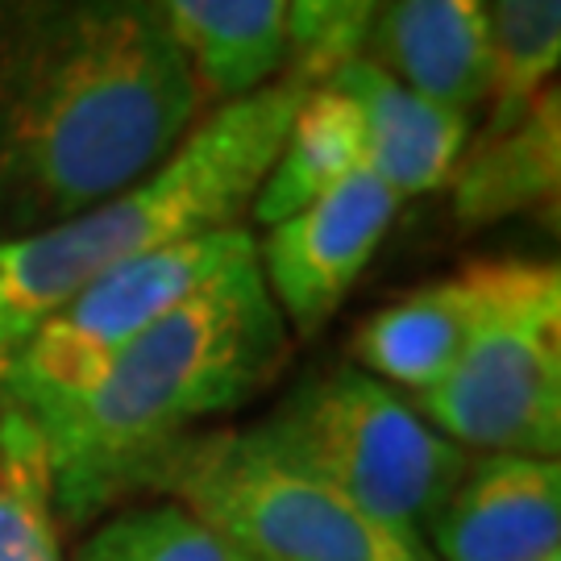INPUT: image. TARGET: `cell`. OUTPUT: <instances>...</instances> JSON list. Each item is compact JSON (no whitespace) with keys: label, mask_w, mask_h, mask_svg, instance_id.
<instances>
[{"label":"cell","mask_w":561,"mask_h":561,"mask_svg":"<svg viewBox=\"0 0 561 561\" xmlns=\"http://www.w3.org/2000/svg\"><path fill=\"white\" fill-rule=\"evenodd\" d=\"M150 0H0V238L121 196L204 113Z\"/></svg>","instance_id":"obj_1"},{"label":"cell","mask_w":561,"mask_h":561,"mask_svg":"<svg viewBox=\"0 0 561 561\" xmlns=\"http://www.w3.org/2000/svg\"><path fill=\"white\" fill-rule=\"evenodd\" d=\"M291 350L259 271V245L134 337L96 379L38 424L62 533L76 537L154 495L167 461L208 421L271 387Z\"/></svg>","instance_id":"obj_2"},{"label":"cell","mask_w":561,"mask_h":561,"mask_svg":"<svg viewBox=\"0 0 561 561\" xmlns=\"http://www.w3.org/2000/svg\"><path fill=\"white\" fill-rule=\"evenodd\" d=\"M308 83L283 76L217 104L175 154L113 201L25 238H0V362L113 266L238 225L259 196Z\"/></svg>","instance_id":"obj_3"},{"label":"cell","mask_w":561,"mask_h":561,"mask_svg":"<svg viewBox=\"0 0 561 561\" xmlns=\"http://www.w3.org/2000/svg\"><path fill=\"white\" fill-rule=\"evenodd\" d=\"M259 433L382 528L424 541L470 454L387 382L333 366L296 382Z\"/></svg>","instance_id":"obj_4"},{"label":"cell","mask_w":561,"mask_h":561,"mask_svg":"<svg viewBox=\"0 0 561 561\" xmlns=\"http://www.w3.org/2000/svg\"><path fill=\"white\" fill-rule=\"evenodd\" d=\"M412 408L466 454L558 458L561 266L482 262V304L458 366Z\"/></svg>","instance_id":"obj_5"},{"label":"cell","mask_w":561,"mask_h":561,"mask_svg":"<svg viewBox=\"0 0 561 561\" xmlns=\"http://www.w3.org/2000/svg\"><path fill=\"white\" fill-rule=\"evenodd\" d=\"M154 495H171L250 561H437L279 454L259 424L196 433Z\"/></svg>","instance_id":"obj_6"},{"label":"cell","mask_w":561,"mask_h":561,"mask_svg":"<svg viewBox=\"0 0 561 561\" xmlns=\"http://www.w3.org/2000/svg\"><path fill=\"white\" fill-rule=\"evenodd\" d=\"M254 245L250 229L229 225L113 266L0 362V400L18 403L25 416L71 400L129 341Z\"/></svg>","instance_id":"obj_7"},{"label":"cell","mask_w":561,"mask_h":561,"mask_svg":"<svg viewBox=\"0 0 561 561\" xmlns=\"http://www.w3.org/2000/svg\"><path fill=\"white\" fill-rule=\"evenodd\" d=\"M396 213L400 196L370 167H362L308 208L271 225L259 245V271L283 324L296 337L312 341L333 321Z\"/></svg>","instance_id":"obj_8"},{"label":"cell","mask_w":561,"mask_h":561,"mask_svg":"<svg viewBox=\"0 0 561 561\" xmlns=\"http://www.w3.org/2000/svg\"><path fill=\"white\" fill-rule=\"evenodd\" d=\"M424 545L437 561H545L561 553V461L470 454Z\"/></svg>","instance_id":"obj_9"},{"label":"cell","mask_w":561,"mask_h":561,"mask_svg":"<svg viewBox=\"0 0 561 561\" xmlns=\"http://www.w3.org/2000/svg\"><path fill=\"white\" fill-rule=\"evenodd\" d=\"M329 83L354 101L366 134V167L400 201L428 196L454 180L470 138V113L408 88L366 55L341 62Z\"/></svg>","instance_id":"obj_10"},{"label":"cell","mask_w":561,"mask_h":561,"mask_svg":"<svg viewBox=\"0 0 561 561\" xmlns=\"http://www.w3.org/2000/svg\"><path fill=\"white\" fill-rule=\"evenodd\" d=\"M382 71L470 113L491 83V0H391L370 25Z\"/></svg>","instance_id":"obj_11"},{"label":"cell","mask_w":561,"mask_h":561,"mask_svg":"<svg viewBox=\"0 0 561 561\" xmlns=\"http://www.w3.org/2000/svg\"><path fill=\"white\" fill-rule=\"evenodd\" d=\"M479 304L482 262L461 266L449 279L424 283L358 324L350 345L354 366L387 387H403L416 400L458 366Z\"/></svg>","instance_id":"obj_12"},{"label":"cell","mask_w":561,"mask_h":561,"mask_svg":"<svg viewBox=\"0 0 561 561\" xmlns=\"http://www.w3.org/2000/svg\"><path fill=\"white\" fill-rule=\"evenodd\" d=\"M192 59L208 96L238 101L275 80L287 62L283 0H150Z\"/></svg>","instance_id":"obj_13"},{"label":"cell","mask_w":561,"mask_h":561,"mask_svg":"<svg viewBox=\"0 0 561 561\" xmlns=\"http://www.w3.org/2000/svg\"><path fill=\"white\" fill-rule=\"evenodd\" d=\"M561 171V96L549 83L507 129L482 141L454 171V213L461 225H491L553 201Z\"/></svg>","instance_id":"obj_14"},{"label":"cell","mask_w":561,"mask_h":561,"mask_svg":"<svg viewBox=\"0 0 561 561\" xmlns=\"http://www.w3.org/2000/svg\"><path fill=\"white\" fill-rule=\"evenodd\" d=\"M362 167H366V134L354 101L329 80L312 83L296 104V117L283 134L266 180L259 183L250 217L259 225L287 221L291 213L308 208Z\"/></svg>","instance_id":"obj_15"},{"label":"cell","mask_w":561,"mask_h":561,"mask_svg":"<svg viewBox=\"0 0 561 561\" xmlns=\"http://www.w3.org/2000/svg\"><path fill=\"white\" fill-rule=\"evenodd\" d=\"M0 561H71L38 424L0 400Z\"/></svg>","instance_id":"obj_16"},{"label":"cell","mask_w":561,"mask_h":561,"mask_svg":"<svg viewBox=\"0 0 561 561\" xmlns=\"http://www.w3.org/2000/svg\"><path fill=\"white\" fill-rule=\"evenodd\" d=\"M561 59V0H491V121L507 129L553 83Z\"/></svg>","instance_id":"obj_17"},{"label":"cell","mask_w":561,"mask_h":561,"mask_svg":"<svg viewBox=\"0 0 561 561\" xmlns=\"http://www.w3.org/2000/svg\"><path fill=\"white\" fill-rule=\"evenodd\" d=\"M71 561H250L180 503H129L83 533Z\"/></svg>","instance_id":"obj_18"},{"label":"cell","mask_w":561,"mask_h":561,"mask_svg":"<svg viewBox=\"0 0 561 561\" xmlns=\"http://www.w3.org/2000/svg\"><path fill=\"white\" fill-rule=\"evenodd\" d=\"M291 80L324 83L341 62L358 59L382 0H283Z\"/></svg>","instance_id":"obj_19"},{"label":"cell","mask_w":561,"mask_h":561,"mask_svg":"<svg viewBox=\"0 0 561 561\" xmlns=\"http://www.w3.org/2000/svg\"><path fill=\"white\" fill-rule=\"evenodd\" d=\"M545 561H561V553H553V558H545Z\"/></svg>","instance_id":"obj_20"}]
</instances>
